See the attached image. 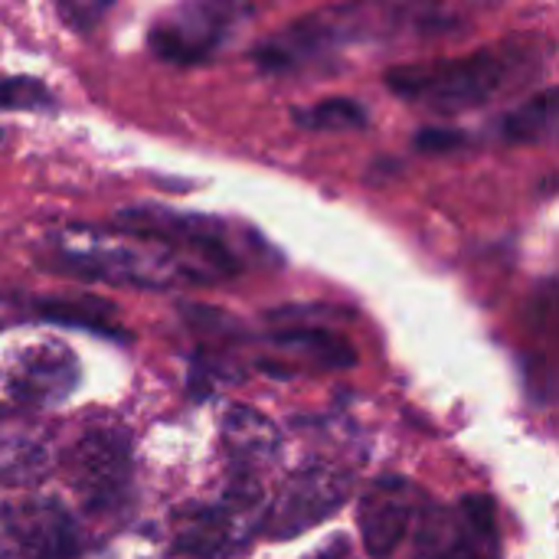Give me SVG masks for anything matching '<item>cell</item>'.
Here are the masks:
<instances>
[{
	"label": "cell",
	"mask_w": 559,
	"mask_h": 559,
	"mask_svg": "<svg viewBox=\"0 0 559 559\" xmlns=\"http://www.w3.org/2000/svg\"><path fill=\"white\" fill-rule=\"evenodd\" d=\"M118 229L187 249V252L213 262L226 278H233L242 269L239 252H236L233 236H229V226L223 219H213V216L177 213L167 206H131V210L118 213Z\"/></svg>",
	"instance_id": "7"
},
{
	"label": "cell",
	"mask_w": 559,
	"mask_h": 559,
	"mask_svg": "<svg viewBox=\"0 0 559 559\" xmlns=\"http://www.w3.org/2000/svg\"><path fill=\"white\" fill-rule=\"evenodd\" d=\"M265 495L259 478L236 475L223 498L190 504L177 514L174 544L190 559H236L265 527Z\"/></svg>",
	"instance_id": "3"
},
{
	"label": "cell",
	"mask_w": 559,
	"mask_h": 559,
	"mask_svg": "<svg viewBox=\"0 0 559 559\" xmlns=\"http://www.w3.org/2000/svg\"><path fill=\"white\" fill-rule=\"evenodd\" d=\"M416 514V488L403 478H383L377 481L357 508V527L360 540L370 559H390L403 537L413 527Z\"/></svg>",
	"instance_id": "10"
},
{
	"label": "cell",
	"mask_w": 559,
	"mask_h": 559,
	"mask_svg": "<svg viewBox=\"0 0 559 559\" xmlns=\"http://www.w3.org/2000/svg\"><path fill=\"white\" fill-rule=\"evenodd\" d=\"M79 559H164V550L160 540L151 534H121Z\"/></svg>",
	"instance_id": "18"
},
{
	"label": "cell",
	"mask_w": 559,
	"mask_h": 559,
	"mask_svg": "<svg viewBox=\"0 0 559 559\" xmlns=\"http://www.w3.org/2000/svg\"><path fill=\"white\" fill-rule=\"evenodd\" d=\"M223 432V449L229 455V465L236 475L255 478L278 452L282 436L272 419H265L252 406H229L219 423Z\"/></svg>",
	"instance_id": "12"
},
{
	"label": "cell",
	"mask_w": 559,
	"mask_h": 559,
	"mask_svg": "<svg viewBox=\"0 0 559 559\" xmlns=\"http://www.w3.org/2000/svg\"><path fill=\"white\" fill-rule=\"evenodd\" d=\"M275 347H282L285 354L292 357H301L305 364L311 367H324V370H347L357 364V354L354 347L331 334L328 328L321 324H298V328H282L275 337Z\"/></svg>",
	"instance_id": "14"
},
{
	"label": "cell",
	"mask_w": 559,
	"mask_h": 559,
	"mask_svg": "<svg viewBox=\"0 0 559 559\" xmlns=\"http://www.w3.org/2000/svg\"><path fill=\"white\" fill-rule=\"evenodd\" d=\"M249 13V0H187L154 23L147 36L151 52L174 66L206 62Z\"/></svg>",
	"instance_id": "5"
},
{
	"label": "cell",
	"mask_w": 559,
	"mask_h": 559,
	"mask_svg": "<svg viewBox=\"0 0 559 559\" xmlns=\"http://www.w3.org/2000/svg\"><path fill=\"white\" fill-rule=\"evenodd\" d=\"M49 262L75 278L134 285V288H174V285H210L226 275L170 242L134 236V233H102V229H66L49 239Z\"/></svg>",
	"instance_id": "2"
},
{
	"label": "cell",
	"mask_w": 559,
	"mask_h": 559,
	"mask_svg": "<svg viewBox=\"0 0 559 559\" xmlns=\"http://www.w3.org/2000/svg\"><path fill=\"white\" fill-rule=\"evenodd\" d=\"M0 559H26L16 537H13V527H10V514H0Z\"/></svg>",
	"instance_id": "21"
},
{
	"label": "cell",
	"mask_w": 559,
	"mask_h": 559,
	"mask_svg": "<svg viewBox=\"0 0 559 559\" xmlns=\"http://www.w3.org/2000/svg\"><path fill=\"white\" fill-rule=\"evenodd\" d=\"M111 7H115V0H56L59 20L75 33H88Z\"/></svg>",
	"instance_id": "19"
},
{
	"label": "cell",
	"mask_w": 559,
	"mask_h": 559,
	"mask_svg": "<svg viewBox=\"0 0 559 559\" xmlns=\"http://www.w3.org/2000/svg\"><path fill=\"white\" fill-rule=\"evenodd\" d=\"M459 144H462V134H455L449 128H423V134L416 138V147H423V151H449Z\"/></svg>",
	"instance_id": "20"
},
{
	"label": "cell",
	"mask_w": 559,
	"mask_h": 559,
	"mask_svg": "<svg viewBox=\"0 0 559 559\" xmlns=\"http://www.w3.org/2000/svg\"><path fill=\"white\" fill-rule=\"evenodd\" d=\"M350 498V475L334 465H311L288 478V485L278 491V498L265 511L262 534L272 540H292L328 518H334L344 501Z\"/></svg>",
	"instance_id": "8"
},
{
	"label": "cell",
	"mask_w": 559,
	"mask_h": 559,
	"mask_svg": "<svg viewBox=\"0 0 559 559\" xmlns=\"http://www.w3.org/2000/svg\"><path fill=\"white\" fill-rule=\"evenodd\" d=\"M52 105V92L33 75H13L0 82V108L7 111H39Z\"/></svg>",
	"instance_id": "17"
},
{
	"label": "cell",
	"mask_w": 559,
	"mask_h": 559,
	"mask_svg": "<svg viewBox=\"0 0 559 559\" xmlns=\"http://www.w3.org/2000/svg\"><path fill=\"white\" fill-rule=\"evenodd\" d=\"M498 134L511 144H559V85L534 92L498 121Z\"/></svg>",
	"instance_id": "13"
},
{
	"label": "cell",
	"mask_w": 559,
	"mask_h": 559,
	"mask_svg": "<svg viewBox=\"0 0 559 559\" xmlns=\"http://www.w3.org/2000/svg\"><path fill=\"white\" fill-rule=\"evenodd\" d=\"M69 485L92 514H115L131 495V442L118 429H85L66 459Z\"/></svg>",
	"instance_id": "4"
},
{
	"label": "cell",
	"mask_w": 559,
	"mask_h": 559,
	"mask_svg": "<svg viewBox=\"0 0 559 559\" xmlns=\"http://www.w3.org/2000/svg\"><path fill=\"white\" fill-rule=\"evenodd\" d=\"M311 559H354V557H350V550H347V540H344V537H337L328 550H321L318 557H311Z\"/></svg>",
	"instance_id": "22"
},
{
	"label": "cell",
	"mask_w": 559,
	"mask_h": 559,
	"mask_svg": "<svg viewBox=\"0 0 559 559\" xmlns=\"http://www.w3.org/2000/svg\"><path fill=\"white\" fill-rule=\"evenodd\" d=\"M13 537L26 559H79L82 531L56 498H29L10 514Z\"/></svg>",
	"instance_id": "11"
},
{
	"label": "cell",
	"mask_w": 559,
	"mask_h": 559,
	"mask_svg": "<svg viewBox=\"0 0 559 559\" xmlns=\"http://www.w3.org/2000/svg\"><path fill=\"white\" fill-rule=\"evenodd\" d=\"M0 386L13 403L56 406L79 386V360L59 341L20 347L0 370Z\"/></svg>",
	"instance_id": "9"
},
{
	"label": "cell",
	"mask_w": 559,
	"mask_h": 559,
	"mask_svg": "<svg viewBox=\"0 0 559 559\" xmlns=\"http://www.w3.org/2000/svg\"><path fill=\"white\" fill-rule=\"evenodd\" d=\"M416 559H501L495 501L468 495L455 508H426Z\"/></svg>",
	"instance_id": "6"
},
{
	"label": "cell",
	"mask_w": 559,
	"mask_h": 559,
	"mask_svg": "<svg viewBox=\"0 0 559 559\" xmlns=\"http://www.w3.org/2000/svg\"><path fill=\"white\" fill-rule=\"evenodd\" d=\"M547 43L511 36L459 59L403 62L386 72V88L432 115H462L521 95L547 69Z\"/></svg>",
	"instance_id": "1"
},
{
	"label": "cell",
	"mask_w": 559,
	"mask_h": 559,
	"mask_svg": "<svg viewBox=\"0 0 559 559\" xmlns=\"http://www.w3.org/2000/svg\"><path fill=\"white\" fill-rule=\"evenodd\" d=\"M36 318L62 328H79L105 337H124V331L115 321V308L102 298L92 295H75V298H43L36 301Z\"/></svg>",
	"instance_id": "15"
},
{
	"label": "cell",
	"mask_w": 559,
	"mask_h": 559,
	"mask_svg": "<svg viewBox=\"0 0 559 559\" xmlns=\"http://www.w3.org/2000/svg\"><path fill=\"white\" fill-rule=\"evenodd\" d=\"M292 118L305 131H360L370 124L367 108L354 98H324L308 108H295Z\"/></svg>",
	"instance_id": "16"
}]
</instances>
